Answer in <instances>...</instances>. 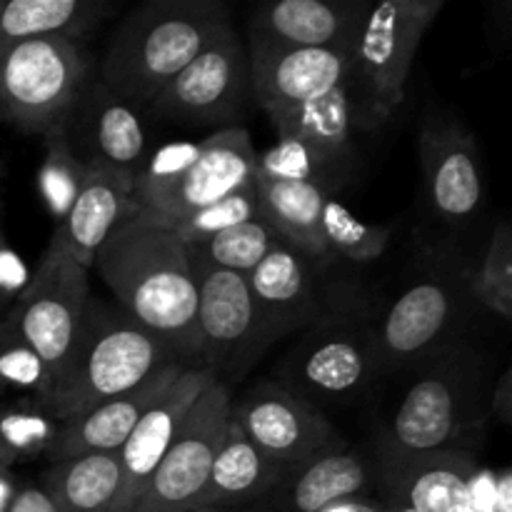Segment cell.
<instances>
[{"mask_svg": "<svg viewBox=\"0 0 512 512\" xmlns=\"http://www.w3.org/2000/svg\"><path fill=\"white\" fill-rule=\"evenodd\" d=\"M120 308L153 333L185 368H200L198 285L188 250L170 230L130 218L95 255Z\"/></svg>", "mask_w": 512, "mask_h": 512, "instance_id": "cell-1", "label": "cell"}, {"mask_svg": "<svg viewBox=\"0 0 512 512\" xmlns=\"http://www.w3.org/2000/svg\"><path fill=\"white\" fill-rule=\"evenodd\" d=\"M228 30L233 20L220 0H148L115 28L98 78L130 105H150Z\"/></svg>", "mask_w": 512, "mask_h": 512, "instance_id": "cell-2", "label": "cell"}, {"mask_svg": "<svg viewBox=\"0 0 512 512\" xmlns=\"http://www.w3.org/2000/svg\"><path fill=\"white\" fill-rule=\"evenodd\" d=\"M470 263L460 255L425 250L418 275L368 330L378 370H413L465 343L475 300L468 288Z\"/></svg>", "mask_w": 512, "mask_h": 512, "instance_id": "cell-3", "label": "cell"}, {"mask_svg": "<svg viewBox=\"0 0 512 512\" xmlns=\"http://www.w3.org/2000/svg\"><path fill=\"white\" fill-rule=\"evenodd\" d=\"M490 358L468 343L423 365L390 418L383 443L403 453L470 450L490 420Z\"/></svg>", "mask_w": 512, "mask_h": 512, "instance_id": "cell-4", "label": "cell"}, {"mask_svg": "<svg viewBox=\"0 0 512 512\" xmlns=\"http://www.w3.org/2000/svg\"><path fill=\"white\" fill-rule=\"evenodd\" d=\"M178 363L153 333L123 308L90 295L68 358L55 373L48 405L60 420L85 413Z\"/></svg>", "mask_w": 512, "mask_h": 512, "instance_id": "cell-5", "label": "cell"}, {"mask_svg": "<svg viewBox=\"0 0 512 512\" xmlns=\"http://www.w3.org/2000/svg\"><path fill=\"white\" fill-rule=\"evenodd\" d=\"M445 0H380L365 5L348 38V93L360 130L388 123L403 105L420 43Z\"/></svg>", "mask_w": 512, "mask_h": 512, "instance_id": "cell-6", "label": "cell"}, {"mask_svg": "<svg viewBox=\"0 0 512 512\" xmlns=\"http://www.w3.org/2000/svg\"><path fill=\"white\" fill-rule=\"evenodd\" d=\"M90 75L93 60L75 40L8 45L0 50V123L43 138L63 125Z\"/></svg>", "mask_w": 512, "mask_h": 512, "instance_id": "cell-7", "label": "cell"}, {"mask_svg": "<svg viewBox=\"0 0 512 512\" xmlns=\"http://www.w3.org/2000/svg\"><path fill=\"white\" fill-rule=\"evenodd\" d=\"M278 145L258 153V173L315 185L335 198L348 183L355 160V118L348 80L315 103L273 123Z\"/></svg>", "mask_w": 512, "mask_h": 512, "instance_id": "cell-8", "label": "cell"}, {"mask_svg": "<svg viewBox=\"0 0 512 512\" xmlns=\"http://www.w3.org/2000/svg\"><path fill=\"white\" fill-rule=\"evenodd\" d=\"M378 373L368 318L330 315L310 325L280 365V385L313 400H350Z\"/></svg>", "mask_w": 512, "mask_h": 512, "instance_id": "cell-9", "label": "cell"}, {"mask_svg": "<svg viewBox=\"0 0 512 512\" xmlns=\"http://www.w3.org/2000/svg\"><path fill=\"white\" fill-rule=\"evenodd\" d=\"M90 295L88 270L48 245L28 288L3 318L43 358L53 378L73 348Z\"/></svg>", "mask_w": 512, "mask_h": 512, "instance_id": "cell-10", "label": "cell"}, {"mask_svg": "<svg viewBox=\"0 0 512 512\" xmlns=\"http://www.w3.org/2000/svg\"><path fill=\"white\" fill-rule=\"evenodd\" d=\"M233 413V395L223 380H215L190 408L183 428L155 468L130 512H190L208 483L215 455L223 445Z\"/></svg>", "mask_w": 512, "mask_h": 512, "instance_id": "cell-11", "label": "cell"}, {"mask_svg": "<svg viewBox=\"0 0 512 512\" xmlns=\"http://www.w3.org/2000/svg\"><path fill=\"white\" fill-rule=\"evenodd\" d=\"M188 260L198 285L200 368L240 378L268 348L248 275Z\"/></svg>", "mask_w": 512, "mask_h": 512, "instance_id": "cell-12", "label": "cell"}, {"mask_svg": "<svg viewBox=\"0 0 512 512\" xmlns=\"http://www.w3.org/2000/svg\"><path fill=\"white\" fill-rule=\"evenodd\" d=\"M258 150L245 128H220L200 140L193 163L160 193L135 205L138 218L170 230L200 208L228 198L255 180Z\"/></svg>", "mask_w": 512, "mask_h": 512, "instance_id": "cell-13", "label": "cell"}, {"mask_svg": "<svg viewBox=\"0 0 512 512\" xmlns=\"http://www.w3.org/2000/svg\"><path fill=\"white\" fill-rule=\"evenodd\" d=\"M418 153L425 198L445 225L473 223L485 205L483 168L473 130L455 113L428 110L420 120Z\"/></svg>", "mask_w": 512, "mask_h": 512, "instance_id": "cell-14", "label": "cell"}, {"mask_svg": "<svg viewBox=\"0 0 512 512\" xmlns=\"http://www.w3.org/2000/svg\"><path fill=\"white\" fill-rule=\"evenodd\" d=\"M235 428L270 460L283 468L315 458L325 450L348 448L328 415L315 403L280 383H260L233 405Z\"/></svg>", "mask_w": 512, "mask_h": 512, "instance_id": "cell-15", "label": "cell"}, {"mask_svg": "<svg viewBox=\"0 0 512 512\" xmlns=\"http://www.w3.org/2000/svg\"><path fill=\"white\" fill-rule=\"evenodd\" d=\"M250 93V68L235 30L220 35L153 100V113L180 125H225Z\"/></svg>", "mask_w": 512, "mask_h": 512, "instance_id": "cell-16", "label": "cell"}, {"mask_svg": "<svg viewBox=\"0 0 512 512\" xmlns=\"http://www.w3.org/2000/svg\"><path fill=\"white\" fill-rule=\"evenodd\" d=\"M60 130L85 168L113 170L135 178L150 153L135 105L115 95L95 73L83 83Z\"/></svg>", "mask_w": 512, "mask_h": 512, "instance_id": "cell-17", "label": "cell"}, {"mask_svg": "<svg viewBox=\"0 0 512 512\" xmlns=\"http://www.w3.org/2000/svg\"><path fill=\"white\" fill-rule=\"evenodd\" d=\"M248 68L250 90L275 123L348 80V43L338 48H275L250 40Z\"/></svg>", "mask_w": 512, "mask_h": 512, "instance_id": "cell-18", "label": "cell"}, {"mask_svg": "<svg viewBox=\"0 0 512 512\" xmlns=\"http://www.w3.org/2000/svg\"><path fill=\"white\" fill-rule=\"evenodd\" d=\"M320 265L283 243L248 275L268 345L335 315L325 300Z\"/></svg>", "mask_w": 512, "mask_h": 512, "instance_id": "cell-19", "label": "cell"}, {"mask_svg": "<svg viewBox=\"0 0 512 512\" xmlns=\"http://www.w3.org/2000/svg\"><path fill=\"white\" fill-rule=\"evenodd\" d=\"M220 380L210 368H185L173 385L165 390L163 398L140 418L130 438L118 450L120 463V490L113 512H130L138 503L140 493L148 480L153 478L155 468L165 458L173 445L175 435L183 428L190 408L195 400Z\"/></svg>", "mask_w": 512, "mask_h": 512, "instance_id": "cell-20", "label": "cell"}, {"mask_svg": "<svg viewBox=\"0 0 512 512\" xmlns=\"http://www.w3.org/2000/svg\"><path fill=\"white\" fill-rule=\"evenodd\" d=\"M478 468L468 450L403 453L378 443L375 478L413 512H470V478Z\"/></svg>", "mask_w": 512, "mask_h": 512, "instance_id": "cell-21", "label": "cell"}, {"mask_svg": "<svg viewBox=\"0 0 512 512\" xmlns=\"http://www.w3.org/2000/svg\"><path fill=\"white\" fill-rule=\"evenodd\" d=\"M375 483V465L350 448L325 450L283 470L278 483L243 512H320Z\"/></svg>", "mask_w": 512, "mask_h": 512, "instance_id": "cell-22", "label": "cell"}, {"mask_svg": "<svg viewBox=\"0 0 512 512\" xmlns=\"http://www.w3.org/2000/svg\"><path fill=\"white\" fill-rule=\"evenodd\" d=\"M133 180L130 175L113 170L88 168L78 190L73 208L55 225L50 248L70 255L85 270L93 268L95 255L105 240L125 223L135 218Z\"/></svg>", "mask_w": 512, "mask_h": 512, "instance_id": "cell-23", "label": "cell"}, {"mask_svg": "<svg viewBox=\"0 0 512 512\" xmlns=\"http://www.w3.org/2000/svg\"><path fill=\"white\" fill-rule=\"evenodd\" d=\"M185 365L170 363L163 370L148 378L145 383L135 385L128 393L110 398L85 413L60 423L58 443L50 453L48 463L78 458L90 453H118L125 440L130 438L135 425L145 413L165 395V390L178 380Z\"/></svg>", "mask_w": 512, "mask_h": 512, "instance_id": "cell-24", "label": "cell"}, {"mask_svg": "<svg viewBox=\"0 0 512 512\" xmlns=\"http://www.w3.org/2000/svg\"><path fill=\"white\" fill-rule=\"evenodd\" d=\"M365 0H275L250 15V40L275 48H338L348 43Z\"/></svg>", "mask_w": 512, "mask_h": 512, "instance_id": "cell-25", "label": "cell"}, {"mask_svg": "<svg viewBox=\"0 0 512 512\" xmlns=\"http://www.w3.org/2000/svg\"><path fill=\"white\" fill-rule=\"evenodd\" d=\"M283 465L260 453L230 420L223 445L215 455L208 483L200 490L195 508L248 510L258 503L283 475Z\"/></svg>", "mask_w": 512, "mask_h": 512, "instance_id": "cell-26", "label": "cell"}, {"mask_svg": "<svg viewBox=\"0 0 512 512\" xmlns=\"http://www.w3.org/2000/svg\"><path fill=\"white\" fill-rule=\"evenodd\" d=\"M255 190H258L260 218L278 233L285 245L318 263H333L320 230V215L330 195L303 180L275 178L258 170H255Z\"/></svg>", "mask_w": 512, "mask_h": 512, "instance_id": "cell-27", "label": "cell"}, {"mask_svg": "<svg viewBox=\"0 0 512 512\" xmlns=\"http://www.w3.org/2000/svg\"><path fill=\"white\" fill-rule=\"evenodd\" d=\"M108 13L105 0H8L0 18V50L38 38L80 43Z\"/></svg>", "mask_w": 512, "mask_h": 512, "instance_id": "cell-28", "label": "cell"}, {"mask_svg": "<svg viewBox=\"0 0 512 512\" xmlns=\"http://www.w3.org/2000/svg\"><path fill=\"white\" fill-rule=\"evenodd\" d=\"M38 485L60 512H113L120 490L118 453H90L48 463Z\"/></svg>", "mask_w": 512, "mask_h": 512, "instance_id": "cell-29", "label": "cell"}, {"mask_svg": "<svg viewBox=\"0 0 512 512\" xmlns=\"http://www.w3.org/2000/svg\"><path fill=\"white\" fill-rule=\"evenodd\" d=\"M63 420L40 398L20 395L13 403L0 405V465L48 460L58 443Z\"/></svg>", "mask_w": 512, "mask_h": 512, "instance_id": "cell-30", "label": "cell"}, {"mask_svg": "<svg viewBox=\"0 0 512 512\" xmlns=\"http://www.w3.org/2000/svg\"><path fill=\"white\" fill-rule=\"evenodd\" d=\"M278 245H283L278 233L263 218H253L233 225V228L223 230L213 238L185 245V250H188V258L200 260V263L230 270V273L250 275L263 263L265 255L273 253Z\"/></svg>", "mask_w": 512, "mask_h": 512, "instance_id": "cell-31", "label": "cell"}, {"mask_svg": "<svg viewBox=\"0 0 512 512\" xmlns=\"http://www.w3.org/2000/svg\"><path fill=\"white\" fill-rule=\"evenodd\" d=\"M468 288L475 305L500 320L512 318V230L505 220L495 225L480 263L468 268Z\"/></svg>", "mask_w": 512, "mask_h": 512, "instance_id": "cell-32", "label": "cell"}, {"mask_svg": "<svg viewBox=\"0 0 512 512\" xmlns=\"http://www.w3.org/2000/svg\"><path fill=\"white\" fill-rule=\"evenodd\" d=\"M320 230H323L330 260L340 258L348 263H373L390 245L388 225L363 223L335 198L325 200Z\"/></svg>", "mask_w": 512, "mask_h": 512, "instance_id": "cell-33", "label": "cell"}, {"mask_svg": "<svg viewBox=\"0 0 512 512\" xmlns=\"http://www.w3.org/2000/svg\"><path fill=\"white\" fill-rule=\"evenodd\" d=\"M85 173H88V168L75 158L70 145L65 143L63 130L58 128L43 135V163L38 168V190L55 225L73 208Z\"/></svg>", "mask_w": 512, "mask_h": 512, "instance_id": "cell-34", "label": "cell"}, {"mask_svg": "<svg viewBox=\"0 0 512 512\" xmlns=\"http://www.w3.org/2000/svg\"><path fill=\"white\" fill-rule=\"evenodd\" d=\"M53 383V370L43 358L10 328L8 320H0V393L18 390L48 403Z\"/></svg>", "mask_w": 512, "mask_h": 512, "instance_id": "cell-35", "label": "cell"}, {"mask_svg": "<svg viewBox=\"0 0 512 512\" xmlns=\"http://www.w3.org/2000/svg\"><path fill=\"white\" fill-rule=\"evenodd\" d=\"M253 218H260L255 180L250 185H245V188L235 190L228 198L218 200V203L208 205V208H200L198 213L188 215V218L180 220L178 225H173L170 233H173L183 245H193Z\"/></svg>", "mask_w": 512, "mask_h": 512, "instance_id": "cell-36", "label": "cell"}, {"mask_svg": "<svg viewBox=\"0 0 512 512\" xmlns=\"http://www.w3.org/2000/svg\"><path fill=\"white\" fill-rule=\"evenodd\" d=\"M470 512H512V470L475 468L470 478Z\"/></svg>", "mask_w": 512, "mask_h": 512, "instance_id": "cell-37", "label": "cell"}, {"mask_svg": "<svg viewBox=\"0 0 512 512\" xmlns=\"http://www.w3.org/2000/svg\"><path fill=\"white\" fill-rule=\"evenodd\" d=\"M30 283V270L25 268L23 258L13 250V245L5 238L0 228V310L5 305H13L23 295Z\"/></svg>", "mask_w": 512, "mask_h": 512, "instance_id": "cell-38", "label": "cell"}, {"mask_svg": "<svg viewBox=\"0 0 512 512\" xmlns=\"http://www.w3.org/2000/svg\"><path fill=\"white\" fill-rule=\"evenodd\" d=\"M490 420H498V423L510 425L512 420V370L505 368L503 373L495 378L493 390H490Z\"/></svg>", "mask_w": 512, "mask_h": 512, "instance_id": "cell-39", "label": "cell"}, {"mask_svg": "<svg viewBox=\"0 0 512 512\" xmlns=\"http://www.w3.org/2000/svg\"><path fill=\"white\" fill-rule=\"evenodd\" d=\"M8 512H60L48 493L35 483H20Z\"/></svg>", "mask_w": 512, "mask_h": 512, "instance_id": "cell-40", "label": "cell"}, {"mask_svg": "<svg viewBox=\"0 0 512 512\" xmlns=\"http://www.w3.org/2000/svg\"><path fill=\"white\" fill-rule=\"evenodd\" d=\"M320 512H385L383 503L378 498H370V495H353V498H343L338 503L328 505Z\"/></svg>", "mask_w": 512, "mask_h": 512, "instance_id": "cell-41", "label": "cell"}, {"mask_svg": "<svg viewBox=\"0 0 512 512\" xmlns=\"http://www.w3.org/2000/svg\"><path fill=\"white\" fill-rule=\"evenodd\" d=\"M18 488H20V480L18 475L13 473V468L0 465V512H8L15 493H18Z\"/></svg>", "mask_w": 512, "mask_h": 512, "instance_id": "cell-42", "label": "cell"}, {"mask_svg": "<svg viewBox=\"0 0 512 512\" xmlns=\"http://www.w3.org/2000/svg\"><path fill=\"white\" fill-rule=\"evenodd\" d=\"M380 503H383V508H385V512H413L408 508V505L403 503V500H398V498H393V495H388L385 493V498L380 500Z\"/></svg>", "mask_w": 512, "mask_h": 512, "instance_id": "cell-43", "label": "cell"}, {"mask_svg": "<svg viewBox=\"0 0 512 512\" xmlns=\"http://www.w3.org/2000/svg\"><path fill=\"white\" fill-rule=\"evenodd\" d=\"M190 512H243V510H230V508H200V510H190Z\"/></svg>", "mask_w": 512, "mask_h": 512, "instance_id": "cell-44", "label": "cell"}, {"mask_svg": "<svg viewBox=\"0 0 512 512\" xmlns=\"http://www.w3.org/2000/svg\"><path fill=\"white\" fill-rule=\"evenodd\" d=\"M3 8H5V0H0V18H3Z\"/></svg>", "mask_w": 512, "mask_h": 512, "instance_id": "cell-45", "label": "cell"}, {"mask_svg": "<svg viewBox=\"0 0 512 512\" xmlns=\"http://www.w3.org/2000/svg\"><path fill=\"white\" fill-rule=\"evenodd\" d=\"M0 395H3V393H0ZM0 405H3V400H0Z\"/></svg>", "mask_w": 512, "mask_h": 512, "instance_id": "cell-46", "label": "cell"}]
</instances>
